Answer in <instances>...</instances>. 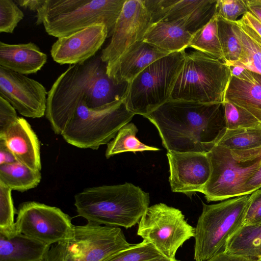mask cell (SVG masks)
I'll return each instance as SVG.
<instances>
[{
  "label": "cell",
  "mask_w": 261,
  "mask_h": 261,
  "mask_svg": "<svg viewBox=\"0 0 261 261\" xmlns=\"http://www.w3.org/2000/svg\"><path fill=\"white\" fill-rule=\"evenodd\" d=\"M128 83H118L107 73L100 55L70 65L48 92L45 117L61 135L79 105L96 109L125 98Z\"/></svg>",
  "instance_id": "1"
},
{
  "label": "cell",
  "mask_w": 261,
  "mask_h": 261,
  "mask_svg": "<svg viewBox=\"0 0 261 261\" xmlns=\"http://www.w3.org/2000/svg\"><path fill=\"white\" fill-rule=\"evenodd\" d=\"M145 117L168 151L207 153L226 128L223 103L170 99Z\"/></svg>",
  "instance_id": "2"
},
{
  "label": "cell",
  "mask_w": 261,
  "mask_h": 261,
  "mask_svg": "<svg viewBox=\"0 0 261 261\" xmlns=\"http://www.w3.org/2000/svg\"><path fill=\"white\" fill-rule=\"evenodd\" d=\"M149 194L131 183L88 188L74 196L78 216L88 222L127 229L149 207Z\"/></svg>",
  "instance_id": "3"
},
{
  "label": "cell",
  "mask_w": 261,
  "mask_h": 261,
  "mask_svg": "<svg viewBox=\"0 0 261 261\" xmlns=\"http://www.w3.org/2000/svg\"><path fill=\"white\" fill-rule=\"evenodd\" d=\"M231 76L225 62L197 50L186 53L170 99L223 103Z\"/></svg>",
  "instance_id": "4"
},
{
  "label": "cell",
  "mask_w": 261,
  "mask_h": 261,
  "mask_svg": "<svg viewBox=\"0 0 261 261\" xmlns=\"http://www.w3.org/2000/svg\"><path fill=\"white\" fill-rule=\"evenodd\" d=\"M250 194L207 205L203 203L195 227L194 259L206 261L224 251L228 239L243 225Z\"/></svg>",
  "instance_id": "5"
},
{
  "label": "cell",
  "mask_w": 261,
  "mask_h": 261,
  "mask_svg": "<svg viewBox=\"0 0 261 261\" xmlns=\"http://www.w3.org/2000/svg\"><path fill=\"white\" fill-rule=\"evenodd\" d=\"M207 154L211 174L201 192L207 201H223L243 195L245 184L261 163V147L239 150L216 144Z\"/></svg>",
  "instance_id": "6"
},
{
  "label": "cell",
  "mask_w": 261,
  "mask_h": 261,
  "mask_svg": "<svg viewBox=\"0 0 261 261\" xmlns=\"http://www.w3.org/2000/svg\"><path fill=\"white\" fill-rule=\"evenodd\" d=\"M135 114L124 98L96 109L79 105L61 135L69 144L81 148L97 149L108 144Z\"/></svg>",
  "instance_id": "7"
},
{
  "label": "cell",
  "mask_w": 261,
  "mask_h": 261,
  "mask_svg": "<svg viewBox=\"0 0 261 261\" xmlns=\"http://www.w3.org/2000/svg\"><path fill=\"white\" fill-rule=\"evenodd\" d=\"M186 54L185 50L171 53L137 75L129 83L124 98L127 109L145 117L170 100Z\"/></svg>",
  "instance_id": "8"
},
{
  "label": "cell",
  "mask_w": 261,
  "mask_h": 261,
  "mask_svg": "<svg viewBox=\"0 0 261 261\" xmlns=\"http://www.w3.org/2000/svg\"><path fill=\"white\" fill-rule=\"evenodd\" d=\"M132 245L119 227L73 225L67 238L51 246L46 261H102Z\"/></svg>",
  "instance_id": "9"
},
{
  "label": "cell",
  "mask_w": 261,
  "mask_h": 261,
  "mask_svg": "<svg viewBox=\"0 0 261 261\" xmlns=\"http://www.w3.org/2000/svg\"><path fill=\"white\" fill-rule=\"evenodd\" d=\"M137 234L165 256L175 258L179 248L194 237L195 228L179 210L160 203L146 210L138 223Z\"/></svg>",
  "instance_id": "10"
},
{
  "label": "cell",
  "mask_w": 261,
  "mask_h": 261,
  "mask_svg": "<svg viewBox=\"0 0 261 261\" xmlns=\"http://www.w3.org/2000/svg\"><path fill=\"white\" fill-rule=\"evenodd\" d=\"M15 231L52 246L68 237L73 225L67 214L56 206L35 201L21 204Z\"/></svg>",
  "instance_id": "11"
},
{
  "label": "cell",
  "mask_w": 261,
  "mask_h": 261,
  "mask_svg": "<svg viewBox=\"0 0 261 261\" xmlns=\"http://www.w3.org/2000/svg\"><path fill=\"white\" fill-rule=\"evenodd\" d=\"M125 0H85L75 9L43 22L46 33L55 37L72 34L88 27L105 24L111 37Z\"/></svg>",
  "instance_id": "12"
},
{
  "label": "cell",
  "mask_w": 261,
  "mask_h": 261,
  "mask_svg": "<svg viewBox=\"0 0 261 261\" xmlns=\"http://www.w3.org/2000/svg\"><path fill=\"white\" fill-rule=\"evenodd\" d=\"M152 24L144 0H125L110 41L102 50L101 59L109 65L136 42L143 40Z\"/></svg>",
  "instance_id": "13"
},
{
  "label": "cell",
  "mask_w": 261,
  "mask_h": 261,
  "mask_svg": "<svg viewBox=\"0 0 261 261\" xmlns=\"http://www.w3.org/2000/svg\"><path fill=\"white\" fill-rule=\"evenodd\" d=\"M217 0H144L152 22L177 24L193 35L216 14Z\"/></svg>",
  "instance_id": "14"
},
{
  "label": "cell",
  "mask_w": 261,
  "mask_h": 261,
  "mask_svg": "<svg viewBox=\"0 0 261 261\" xmlns=\"http://www.w3.org/2000/svg\"><path fill=\"white\" fill-rule=\"evenodd\" d=\"M47 94L38 81L0 66V97L23 116L37 118L45 114Z\"/></svg>",
  "instance_id": "15"
},
{
  "label": "cell",
  "mask_w": 261,
  "mask_h": 261,
  "mask_svg": "<svg viewBox=\"0 0 261 261\" xmlns=\"http://www.w3.org/2000/svg\"><path fill=\"white\" fill-rule=\"evenodd\" d=\"M169 181L172 191L191 196L201 193L211 174L207 153L168 151Z\"/></svg>",
  "instance_id": "16"
},
{
  "label": "cell",
  "mask_w": 261,
  "mask_h": 261,
  "mask_svg": "<svg viewBox=\"0 0 261 261\" xmlns=\"http://www.w3.org/2000/svg\"><path fill=\"white\" fill-rule=\"evenodd\" d=\"M108 37L105 24L93 25L58 38L51 47L50 54L53 60L60 64L83 63L96 55Z\"/></svg>",
  "instance_id": "17"
},
{
  "label": "cell",
  "mask_w": 261,
  "mask_h": 261,
  "mask_svg": "<svg viewBox=\"0 0 261 261\" xmlns=\"http://www.w3.org/2000/svg\"><path fill=\"white\" fill-rule=\"evenodd\" d=\"M170 54L139 41L112 63L107 65L108 75L118 83H130L151 64Z\"/></svg>",
  "instance_id": "18"
},
{
  "label": "cell",
  "mask_w": 261,
  "mask_h": 261,
  "mask_svg": "<svg viewBox=\"0 0 261 261\" xmlns=\"http://www.w3.org/2000/svg\"><path fill=\"white\" fill-rule=\"evenodd\" d=\"M17 161L36 171H41L40 144L29 122L18 117L7 129L0 134Z\"/></svg>",
  "instance_id": "19"
},
{
  "label": "cell",
  "mask_w": 261,
  "mask_h": 261,
  "mask_svg": "<svg viewBox=\"0 0 261 261\" xmlns=\"http://www.w3.org/2000/svg\"><path fill=\"white\" fill-rule=\"evenodd\" d=\"M246 110L261 122V75L244 69L231 75L225 99Z\"/></svg>",
  "instance_id": "20"
},
{
  "label": "cell",
  "mask_w": 261,
  "mask_h": 261,
  "mask_svg": "<svg viewBox=\"0 0 261 261\" xmlns=\"http://www.w3.org/2000/svg\"><path fill=\"white\" fill-rule=\"evenodd\" d=\"M47 56L33 42L8 44L0 42V66L21 74L36 73L46 63Z\"/></svg>",
  "instance_id": "21"
},
{
  "label": "cell",
  "mask_w": 261,
  "mask_h": 261,
  "mask_svg": "<svg viewBox=\"0 0 261 261\" xmlns=\"http://www.w3.org/2000/svg\"><path fill=\"white\" fill-rule=\"evenodd\" d=\"M51 246L21 233L0 234V261H45Z\"/></svg>",
  "instance_id": "22"
},
{
  "label": "cell",
  "mask_w": 261,
  "mask_h": 261,
  "mask_svg": "<svg viewBox=\"0 0 261 261\" xmlns=\"http://www.w3.org/2000/svg\"><path fill=\"white\" fill-rule=\"evenodd\" d=\"M192 35L182 27L171 22L153 23L143 40L158 49L171 54L189 47Z\"/></svg>",
  "instance_id": "23"
},
{
  "label": "cell",
  "mask_w": 261,
  "mask_h": 261,
  "mask_svg": "<svg viewBox=\"0 0 261 261\" xmlns=\"http://www.w3.org/2000/svg\"><path fill=\"white\" fill-rule=\"evenodd\" d=\"M232 23L242 51L239 60L229 66L241 67L261 75V37L241 19Z\"/></svg>",
  "instance_id": "24"
},
{
  "label": "cell",
  "mask_w": 261,
  "mask_h": 261,
  "mask_svg": "<svg viewBox=\"0 0 261 261\" xmlns=\"http://www.w3.org/2000/svg\"><path fill=\"white\" fill-rule=\"evenodd\" d=\"M224 252L255 259L261 258V224L242 226L227 240Z\"/></svg>",
  "instance_id": "25"
},
{
  "label": "cell",
  "mask_w": 261,
  "mask_h": 261,
  "mask_svg": "<svg viewBox=\"0 0 261 261\" xmlns=\"http://www.w3.org/2000/svg\"><path fill=\"white\" fill-rule=\"evenodd\" d=\"M41 179L40 171L34 170L18 161L0 165V182L12 190L24 192L34 188Z\"/></svg>",
  "instance_id": "26"
},
{
  "label": "cell",
  "mask_w": 261,
  "mask_h": 261,
  "mask_svg": "<svg viewBox=\"0 0 261 261\" xmlns=\"http://www.w3.org/2000/svg\"><path fill=\"white\" fill-rule=\"evenodd\" d=\"M216 144L230 149L239 150L260 148L261 127L235 129L225 128L218 137Z\"/></svg>",
  "instance_id": "27"
},
{
  "label": "cell",
  "mask_w": 261,
  "mask_h": 261,
  "mask_svg": "<svg viewBox=\"0 0 261 261\" xmlns=\"http://www.w3.org/2000/svg\"><path fill=\"white\" fill-rule=\"evenodd\" d=\"M138 129L133 123H128L123 126L118 132L117 135L107 145L106 156H111L125 152L143 151H157L160 149L155 147L147 145L136 137Z\"/></svg>",
  "instance_id": "28"
},
{
  "label": "cell",
  "mask_w": 261,
  "mask_h": 261,
  "mask_svg": "<svg viewBox=\"0 0 261 261\" xmlns=\"http://www.w3.org/2000/svg\"><path fill=\"white\" fill-rule=\"evenodd\" d=\"M189 47L224 62L216 14L207 23L192 35Z\"/></svg>",
  "instance_id": "29"
},
{
  "label": "cell",
  "mask_w": 261,
  "mask_h": 261,
  "mask_svg": "<svg viewBox=\"0 0 261 261\" xmlns=\"http://www.w3.org/2000/svg\"><path fill=\"white\" fill-rule=\"evenodd\" d=\"M217 24L224 62L230 66L239 60L242 51L241 46L233 30L231 22L217 16Z\"/></svg>",
  "instance_id": "30"
},
{
  "label": "cell",
  "mask_w": 261,
  "mask_h": 261,
  "mask_svg": "<svg viewBox=\"0 0 261 261\" xmlns=\"http://www.w3.org/2000/svg\"><path fill=\"white\" fill-rule=\"evenodd\" d=\"M12 190L0 182V234L10 238L16 234L14 215L16 211Z\"/></svg>",
  "instance_id": "31"
},
{
  "label": "cell",
  "mask_w": 261,
  "mask_h": 261,
  "mask_svg": "<svg viewBox=\"0 0 261 261\" xmlns=\"http://www.w3.org/2000/svg\"><path fill=\"white\" fill-rule=\"evenodd\" d=\"M163 256L152 244L143 241L141 243L133 244L102 261H147Z\"/></svg>",
  "instance_id": "32"
},
{
  "label": "cell",
  "mask_w": 261,
  "mask_h": 261,
  "mask_svg": "<svg viewBox=\"0 0 261 261\" xmlns=\"http://www.w3.org/2000/svg\"><path fill=\"white\" fill-rule=\"evenodd\" d=\"M223 103L226 128L261 127V122L246 110L226 100Z\"/></svg>",
  "instance_id": "33"
},
{
  "label": "cell",
  "mask_w": 261,
  "mask_h": 261,
  "mask_svg": "<svg viewBox=\"0 0 261 261\" xmlns=\"http://www.w3.org/2000/svg\"><path fill=\"white\" fill-rule=\"evenodd\" d=\"M85 0H44L37 11L36 24L39 25L43 22L75 9L85 2Z\"/></svg>",
  "instance_id": "34"
},
{
  "label": "cell",
  "mask_w": 261,
  "mask_h": 261,
  "mask_svg": "<svg viewBox=\"0 0 261 261\" xmlns=\"http://www.w3.org/2000/svg\"><path fill=\"white\" fill-rule=\"evenodd\" d=\"M24 17L15 1L0 0V32L12 33Z\"/></svg>",
  "instance_id": "35"
},
{
  "label": "cell",
  "mask_w": 261,
  "mask_h": 261,
  "mask_svg": "<svg viewBox=\"0 0 261 261\" xmlns=\"http://www.w3.org/2000/svg\"><path fill=\"white\" fill-rule=\"evenodd\" d=\"M245 0H217L216 14L230 22L237 21V18L248 12Z\"/></svg>",
  "instance_id": "36"
},
{
  "label": "cell",
  "mask_w": 261,
  "mask_h": 261,
  "mask_svg": "<svg viewBox=\"0 0 261 261\" xmlns=\"http://www.w3.org/2000/svg\"><path fill=\"white\" fill-rule=\"evenodd\" d=\"M261 224V188L253 192L242 226Z\"/></svg>",
  "instance_id": "37"
},
{
  "label": "cell",
  "mask_w": 261,
  "mask_h": 261,
  "mask_svg": "<svg viewBox=\"0 0 261 261\" xmlns=\"http://www.w3.org/2000/svg\"><path fill=\"white\" fill-rule=\"evenodd\" d=\"M18 117L16 110L0 97V134L7 129Z\"/></svg>",
  "instance_id": "38"
},
{
  "label": "cell",
  "mask_w": 261,
  "mask_h": 261,
  "mask_svg": "<svg viewBox=\"0 0 261 261\" xmlns=\"http://www.w3.org/2000/svg\"><path fill=\"white\" fill-rule=\"evenodd\" d=\"M261 188V163L255 173L245 184L243 195L251 194L253 192Z\"/></svg>",
  "instance_id": "39"
},
{
  "label": "cell",
  "mask_w": 261,
  "mask_h": 261,
  "mask_svg": "<svg viewBox=\"0 0 261 261\" xmlns=\"http://www.w3.org/2000/svg\"><path fill=\"white\" fill-rule=\"evenodd\" d=\"M206 261H256V259L241 255L229 254L222 251Z\"/></svg>",
  "instance_id": "40"
},
{
  "label": "cell",
  "mask_w": 261,
  "mask_h": 261,
  "mask_svg": "<svg viewBox=\"0 0 261 261\" xmlns=\"http://www.w3.org/2000/svg\"><path fill=\"white\" fill-rule=\"evenodd\" d=\"M17 160L3 140H0V165L12 164Z\"/></svg>",
  "instance_id": "41"
},
{
  "label": "cell",
  "mask_w": 261,
  "mask_h": 261,
  "mask_svg": "<svg viewBox=\"0 0 261 261\" xmlns=\"http://www.w3.org/2000/svg\"><path fill=\"white\" fill-rule=\"evenodd\" d=\"M241 19L253 29L261 37V21L249 12L243 15Z\"/></svg>",
  "instance_id": "42"
},
{
  "label": "cell",
  "mask_w": 261,
  "mask_h": 261,
  "mask_svg": "<svg viewBox=\"0 0 261 261\" xmlns=\"http://www.w3.org/2000/svg\"><path fill=\"white\" fill-rule=\"evenodd\" d=\"M20 6L37 12L43 5L44 0H15Z\"/></svg>",
  "instance_id": "43"
},
{
  "label": "cell",
  "mask_w": 261,
  "mask_h": 261,
  "mask_svg": "<svg viewBox=\"0 0 261 261\" xmlns=\"http://www.w3.org/2000/svg\"><path fill=\"white\" fill-rule=\"evenodd\" d=\"M249 12L261 21V0H245Z\"/></svg>",
  "instance_id": "44"
},
{
  "label": "cell",
  "mask_w": 261,
  "mask_h": 261,
  "mask_svg": "<svg viewBox=\"0 0 261 261\" xmlns=\"http://www.w3.org/2000/svg\"><path fill=\"white\" fill-rule=\"evenodd\" d=\"M147 261H179L178 260L175 258H170L168 257H167L166 256H162L160 257H157L151 260H149Z\"/></svg>",
  "instance_id": "45"
},
{
  "label": "cell",
  "mask_w": 261,
  "mask_h": 261,
  "mask_svg": "<svg viewBox=\"0 0 261 261\" xmlns=\"http://www.w3.org/2000/svg\"><path fill=\"white\" fill-rule=\"evenodd\" d=\"M256 261H261V258H259V259H256Z\"/></svg>",
  "instance_id": "46"
},
{
  "label": "cell",
  "mask_w": 261,
  "mask_h": 261,
  "mask_svg": "<svg viewBox=\"0 0 261 261\" xmlns=\"http://www.w3.org/2000/svg\"><path fill=\"white\" fill-rule=\"evenodd\" d=\"M46 261V260H45Z\"/></svg>",
  "instance_id": "47"
}]
</instances>
